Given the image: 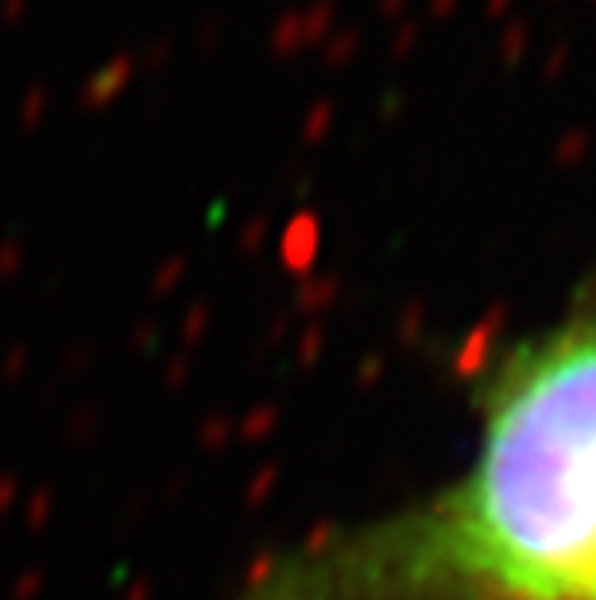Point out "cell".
I'll list each match as a JSON object with an SVG mask.
<instances>
[{"mask_svg":"<svg viewBox=\"0 0 596 600\" xmlns=\"http://www.w3.org/2000/svg\"><path fill=\"white\" fill-rule=\"evenodd\" d=\"M248 600H596V306L492 364L457 477L275 554Z\"/></svg>","mask_w":596,"mask_h":600,"instance_id":"1","label":"cell"}]
</instances>
